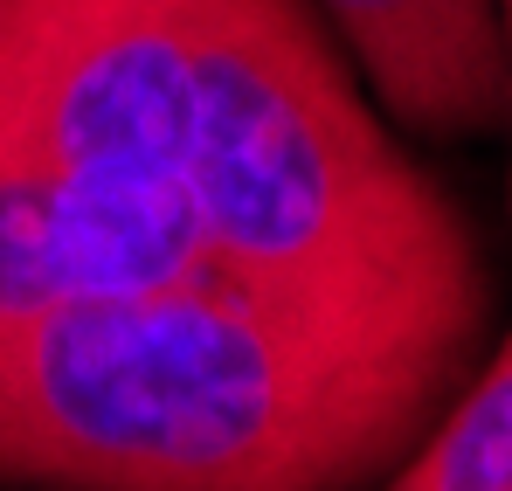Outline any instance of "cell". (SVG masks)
I'll use <instances>...</instances> for the list:
<instances>
[{
    "label": "cell",
    "instance_id": "obj_7",
    "mask_svg": "<svg viewBox=\"0 0 512 491\" xmlns=\"http://www.w3.org/2000/svg\"><path fill=\"white\" fill-rule=\"evenodd\" d=\"M499 35H506V118H512V0H499Z\"/></svg>",
    "mask_w": 512,
    "mask_h": 491
},
{
    "label": "cell",
    "instance_id": "obj_5",
    "mask_svg": "<svg viewBox=\"0 0 512 491\" xmlns=\"http://www.w3.org/2000/svg\"><path fill=\"white\" fill-rule=\"evenodd\" d=\"M360 90L416 139H478L506 118L499 0H312Z\"/></svg>",
    "mask_w": 512,
    "mask_h": 491
},
{
    "label": "cell",
    "instance_id": "obj_1",
    "mask_svg": "<svg viewBox=\"0 0 512 491\" xmlns=\"http://www.w3.org/2000/svg\"><path fill=\"white\" fill-rule=\"evenodd\" d=\"M464 381L222 277L70 305L0 332V491H374Z\"/></svg>",
    "mask_w": 512,
    "mask_h": 491
},
{
    "label": "cell",
    "instance_id": "obj_4",
    "mask_svg": "<svg viewBox=\"0 0 512 491\" xmlns=\"http://www.w3.org/2000/svg\"><path fill=\"white\" fill-rule=\"evenodd\" d=\"M201 277L215 270L187 187L84 180L0 153V332Z\"/></svg>",
    "mask_w": 512,
    "mask_h": 491
},
{
    "label": "cell",
    "instance_id": "obj_6",
    "mask_svg": "<svg viewBox=\"0 0 512 491\" xmlns=\"http://www.w3.org/2000/svg\"><path fill=\"white\" fill-rule=\"evenodd\" d=\"M374 491H512V332Z\"/></svg>",
    "mask_w": 512,
    "mask_h": 491
},
{
    "label": "cell",
    "instance_id": "obj_2",
    "mask_svg": "<svg viewBox=\"0 0 512 491\" xmlns=\"http://www.w3.org/2000/svg\"><path fill=\"white\" fill-rule=\"evenodd\" d=\"M187 201L229 291L388 360L478 367L485 249L312 0H194Z\"/></svg>",
    "mask_w": 512,
    "mask_h": 491
},
{
    "label": "cell",
    "instance_id": "obj_3",
    "mask_svg": "<svg viewBox=\"0 0 512 491\" xmlns=\"http://www.w3.org/2000/svg\"><path fill=\"white\" fill-rule=\"evenodd\" d=\"M194 0H0V153L187 187Z\"/></svg>",
    "mask_w": 512,
    "mask_h": 491
}]
</instances>
